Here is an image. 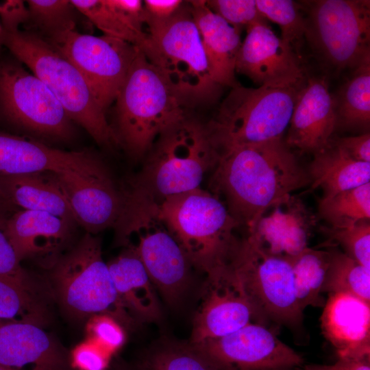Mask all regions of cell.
Segmentation results:
<instances>
[{"mask_svg":"<svg viewBox=\"0 0 370 370\" xmlns=\"http://www.w3.org/2000/svg\"><path fill=\"white\" fill-rule=\"evenodd\" d=\"M219 157L206 123L190 116L156 139L130 187L159 203L200 188Z\"/></svg>","mask_w":370,"mask_h":370,"instance_id":"obj_4","label":"cell"},{"mask_svg":"<svg viewBox=\"0 0 370 370\" xmlns=\"http://www.w3.org/2000/svg\"><path fill=\"white\" fill-rule=\"evenodd\" d=\"M45 317L43 308L33 291L0 275V321L27 322L41 326Z\"/></svg>","mask_w":370,"mask_h":370,"instance_id":"obj_33","label":"cell"},{"mask_svg":"<svg viewBox=\"0 0 370 370\" xmlns=\"http://www.w3.org/2000/svg\"><path fill=\"white\" fill-rule=\"evenodd\" d=\"M0 364L21 369L62 370L64 359L53 340L40 325L0 321Z\"/></svg>","mask_w":370,"mask_h":370,"instance_id":"obj_24","label":"cell"},{"mask_svg":"<svg viewBox=\"0 0 370 370\" xmlns=\"http://www.w3.org/2000/svg\"><path fill=\"white\" fill-rule=\"evenodd\" d=\"M52 280L62 305L75 317L104 314L119 323L134 320L119 300L102 257L101 241L92 234L87 232L56 260Z\"/></svg>","mask_w":370,"mask_h":370,"instance_id":"obj_9","label":"cell"},{"mask_svg":"<svg viewBox=\"0 0 370 370\" xmlns=\"http://www.w3.org/2000/svg\"><path fill=\"white\" fill-rule=\"evenodd\" d=\"M0 21L4 31L19 29V25L29 20V13L25 2L8 0L0 3Z\"/></svg>","mask_w":370,"mask_h":370,"instance_id":"obj_42","label":"cell"},{"mask_svg":"<svg viewBox=\"0 0 370 370\" xmlns=\"http://www.w3.org/2000/svg\"><path fill=\"white\" fill-rule=\"evenodd\" d=\"M251 323L265 325L230 264L207 275L190 343L228 335Z\"/></svg>","mask_w":370,"mask_h":370,"instance_id":"obj_15","label":"cell"},{"mask_svg":"<svg viewBox=\"0 0 370 370\" xmlns=\"http://www.w3.org/2000/svg\"><path fill=\"white\" fill-rule=\"evenodd\" d=\"M302 370H370V358H338L332 365L310 364L306 365Z\"/></svg>","mask_w":370,"mask_h":370,"instance_id":"obj_45","label":"cell"},{"mask_svg":"<svg viewBox=\"0 0 370 370\" xmlns=\"http://www.w3.org/2000/svg\"><path fill=\"white\" fill-rule=\"evenodd\" d=\"M154 204L193 267L207 276L229 264L241 225L219 197L200 187Z\"/></svg>","mask_w":370,"mask_h":370,"instance_id":"obj_7","label":"cell"},{"mask_svg":"<svg viewBox=\"0 0 370 370\" xmlns=\"http://www.w3.org/2000/svg\"><path fill=\"white\" fill-rule=\"evenodd\" d=\"M111 356L100 346L88 339L72 350L71 363L77 370H106Z\"/></svg>","mask_w":370,"mask_h":370,"instance_id":"obj_41","label":"cell"},{"mask_svg":"<svg viewBox=\"0 0 370 370\" xmlns=\"http://www.w3.org/2000/svg\"><path fill=\"white\" fill-rule=\"evenodd\" d=\"M332 143L342 149L355 160L370 162V134H365L332 140Z\"/></svg>","mask_w":370,"mask_h":370,"instance_id":"obj_43","label":"cell"},{"mask_svg":"<svg viewBox=\"0 0 370 370\" xmlns=\"http://www.w3.org/2000/svg\"><path fill=\"white\" fill-rule=\"evenodd\" d=\"M255 1L261 15L280 27V38L283 41L293 48L305 37L306 17L295 2L290 0Z\"/></svg>","mask_w":370,"mask_h":370,"instance_id":"obj_36","label":"cell"},{"mask_svg":"<svg viewBox=\"0 0 370 370\" xmlns=\"http://www.w3.org/2000/svg\"><path fill=\"white\" fill-rule=\"evenodd\" d=\"M206 4L229 24L240 29L267 21L259 12L255 0H210Z\"/></svg>","mask_w":370,"mask_h":370,"instance_id":"obj_39","label":"cell"},{"mask_svg":"<svg viewBox=\"0 0 370 370\" xmlns=\"http://www.w3.org/2000/svg\"><path fill=\"white\" fill-rule=\"evenodd\" d=\"M123 199L114 227L116 241L135 252L154 288L175 306L190 286L193 266L151 199L130 187L123 190Z\"/></svg>","mask_w":370,"mask_h":370,"instance_id":"obj_5","label":"cell"},{"mask_svg":"<svg viewBox=\"0 0 370 370\" xmlns=\"http://www.w3.org/2000/svg\"><path fill=\"white\" fill-rule=\"evenodd\" d=\"M45 40L77 67L104 110L115 101L138 49L116 38L75 29Z\"/></svg>","mask_w":370,"mask_h":370,"instance_id":"obj_13","label":"cell"},{"mask_svg":"<svg viewBox=\"0 0 370 370\" xmlns=\"http://www.w3.org/2000/svg\"><path fill=\"white\" fill-rule=\"evenodd\" d=\"M0 370H21V369L5 366L0 364Z\"/></svg>","mask_w":370,"mask_h":370,"instance_id":"obj_49","label":"cell"},{"mask_svg":"<svg viewBox=\"0 0 370 370\" xmlns=\"http://www.w3.org/2000/svg\"><path fill=\"white\" fill-rule=\"evenodd\" d=\"M27 5L29 20L42 32L45 39L59 34L74 30V10L68 0H29ZM28 21V22H29Z\"/></svg>","mask_w":370,"mask_h":370,"instance_id":"obj_35","label":"cell"},{"mask_svg":"<svg viewBox=\"0 0 370 370\" xmlns=\"http://www.w3.org/2000/svg\"><path fill=\"white\" fill-rule=\"evenodd\" d=\"M65 193L75 223L95 234L114 227L123 207L119 190L108 170L95 175L56 173Z\"/></svg>","mask_w":370,"mask_h":370,"instance_id":"obj_20","label":"cell"},{"mask_svg":"<svg viewBox=\"0 0 370 370\" xmlns=\"http://www.w3.org/2000/svg\"><path fill=\"white\" fill-rule=\"evenodd\" d=\"M336 129L367 130L370 124V57L354 69L334 97Z\"/></svg>","mask_w":370,"mask_h":370,"instance_id":"obj_28","label":"cell"},{"mask_svg":"<svg viewBox=\"0 0 370 370\" xmlns=\"http://www.w3.org/2000/svg\"><path fill=\"white\" fill-rule=\"evenodd\" d=\"M307 172L310 190L321 188L323 198L370 182V162L354 160L332 143L314 154Z\"/></svg>","mask_w":370,"mask_h":370,"instance_id":"obj_27","label":"cell"},{"mask_svg":"<svg viewBox=\"0 0 370 370\" xmlns=\"http://www.w3.org/2000/svg\"><path fill=\"white\" fill-rule=\"evenodd\" d=\"M210 186L240 225L249 228L271 206L310 186L307 170L282 138L219 151Z\"/></svg>","mask_w":370,"mask_h":370,"instance_id":"obj_1","label":"cell"},{"mask_svg":"<svg viewBox=\"0 0 370 370\" xmlns=\"http://www.w3.org/2000/svg\"><path fill=\"white\" fill-rule=\"evenodd\" d=\"M184 3L181 0H145L146 13L152 18L165 20L173 16Z\"/></svg>","mask_w":370,"mask_h":370,"instance_id":"obj_44","label":"cell"},{"mask_svg":"<svg viewBox=\"0 0 370 370\" xmlns=\"http://www.w3.org/2000/svg\"><path fill=\"white\" fill-rule=\"evenodd\" d=\"M16 208L14 207L7 199L0 183V211L7 212H14Z\"/></svg>","mask_w":370,"mask_h":370,"instance_id":"obj_46","label":"cell"},{"mask_svg":"<svg viewBox=\"0 0 370 370\" xmlns=\"http://www.w3.org/2000/svg\"><path fill=\"white\" fill-rule=\"evenodd\" d=\"M318 219L333 227L353 225L370 219V182L318 201Z\"/></svg>","mask_w":370,"mask_h":370,"instance_id":"obj_31","label":"cell"},{"mask_svg":"<svg viewBox=\"0 0 370 370\" xmlns=\"http://www.w3.org/2000/svg\"><path fill=\"white\" fill-rule=\"evenodd\" d=\"M140 367L144 370H216L190 343L170 342L149 352Z\"/></svg>","mask_w":370,"mask_h":370,"instance_id":"obj_34","label":"cell"},{"mask_svg":"<svg viewBox=\"0 0 370 370\" xmlns=\"http://www.w3.org/2000/svg\"><path fill=\"white\" fill-rule=\"evenodd\" d=\"M305 80L292 86L232 88L206 123L219 151L282 138Z\"/></svg>","mask_w":370,"mask_h":370,"instance_id":"obj_8","label":"cell"},{"mask_svg":"<svg viewBox=\"0 0 370 370\" xmlns=\"http://www.w3.org/2000/svg\"><path fill=\"white\" fill-rule=\"evenodd\" d=\"M330 253L326 249L309 247L288 258L294 275L296 295L301 310L308 306L323 307L322 288L330 264Z\"/></svg>","mask_w":370,"mask_h":370,"instance_id":"obj_29","label":"cell"},{"mask_svg":"<svg viewBox=\"0 0 370 370\" xmlns=\"http://www.w3.org/2000/svg\"><path fill=\"white\" fill-rule=\"evenodd\" d=\"M0 110L12 124L36 135L68 140L72 121L47 86L18 62H0Z\"/></svg>","mask_w":370,"mask_h":370,"instance_id":"obj_12","label":"cell"},{"mask_svg":"<svg viewBox=\"0 0 370 370\" xmlns=\"http://www.w3.org/2000/svg\"><path fill=\"white\" fill-rule=\"evenodd\" d=\"M71 3L104 35L127 42L138 48L143 45L145 32L135 28L110 0H71Z\"/></svg>","mask_w":370,"mask_h":370,"instance_id":"obj_32","label":"cell"},{"mask_svg":"<svg viewBox=\"0 0 370 370\" xmlns=\"http://www.w3.org/2000/svg\"><path fill=\"white\" fill-rule=\"evenodd\" d=\"M318 218L299 198L278 201L247 229V238L265 252L288 259L308 247Z\"/></svg>","mask_w":370,"mask_h":370,"instance_id":"obj_18","label":"cell"},{"mask_svg":"<svg viewBox=\"0 0 370 370\" xmlns=\"http://www.w3.org/2000/svg\"><path fill=\"white\" fill-rule=\"evenodd\" d=\"M12 213L0 211V275L14 280L34 293L33 280L22 267L7 234V219Z\"/></svg>","mask_w":370,"mask_h":370,"instance_id":"obj_40","label":"cell"},{"mask_svg":"<svg viewBox=\"0 0 370 370\" xmlns=\"http://www.w3.org/2000/svg\"><path fill=\"white\" fill-rule=\"evenodd\" d=\"M336 123L334 99L325 79L308 78L298 92L284 142L314 154L331 145Z\"/></svg>","mask_w":370,"mask_h":370,"instance_id":"obj_19","label":"cell"},{"mask_svg":"<svg viewBox=\"0 0 370 370\" xmlns=\"http://www.w3.org/2000/svg\"><path fill=\"white\" fill-rule=\"evenodd\" d=\"M213 80L221 86H238L235 77L241 29L229 24L212 12L206 1H188Z\"/></svg>","mask_w":370,"mask_h":370,"instance_id":"obj_23","label":"cell"},{"mask_svg":"<svg viewBox=\"0 0 370 370\" xmlns=\"http://www.w3.org/2000/svg\"><path fill=\"white\" fill-rule=\"evenodd\" d=\"M3 28L0 21V51L2 47L3 46Z\"/></svg>","mask_w":370,"mask_h":370,"instance_id":"obj_47","label":"cell"},{"mask_svg":"<svg viewBox=\"0 0 370 370\" xmlns=\"http://www.w3.org/2000/svg\"><path fill=\"white\" fill-rule=\"evenodd\" d=\"M326 247L330 250V258L322 293H345L370 303V269L337 247Z\"/></svg>","mask_w":370,"mask_h":370,"instance_id":"obj_30","label":"cell"},{"mask_svg":"<svg viewBox=\"0 0 370 370\" xmlns=\"http://www.w3.org/2000/svg\"><path fill=\"white\" fill-rule=\"evenodd\" d=\"M88 339L112 356L125 341V332L114 317L104 314L91 316L86 324Z\"/></svg>","mask_w":370,"mask_h":370,"instance_id":"obj_38","label":"cell"},{"mask_svg":"<svg viewBox=\"0 0 370 370\" xmlns=\"http://www.w3.org/2000/svg\"><path fill=\"white\" fill-rule=\"evenodd\" d=\"M9 202L22 210L46 212L75 223L56 173L40 172L0 177Z\"/></svg>","mask_w":370,"mask_h":370,"instance_id":"obj_26","label":"cell"},{"mask_svg":"<svg viewBox=\"0 0 370 370\" xmlns=\"http://www.w3.org/2000/svg\"><path fill=\"white\" fill-rule=\"evenodd\" d=\"M74 223L46 212L18 210L8 217L6 231L21 261L34 259L53 266L69 241Z\"/></svg>","mask_w":370,"mask_h":370,"instance_id":"obj_22","label":"cell"},{"mask_svg":"<svg viewBox=\"0 0 370 370\" xmlns=\"http://www.w3.org/2000/svg\"><path fill=\"white\" fill-rule=\"evenodd\" d=\"M236 72L260 86H292L305 80L294 49L278 37L267 21L247 27L236 57Z\"/></svg>","mask_w":370,"mask_h":370,"instance_id":"obj_16","label":"cell"},{"mask_svg":"<svg viewBox=\"0 0 370 370\" xmlns=\"http://www.w3.org/2000/svg\"><path fill=\"white\" fill-rule=\"evenodd\" d=\"M3 46L51 90L69 119L101 146H119L106 110L84 77L68 59L38 34L3 30Z\"/></svg>","mask_w":370,"mask_h":370,"instance_id":"obj_6","label":"cell"},{"mask_svg":"<svg viewBox=\"0 0 370 370\" xmlns=\"http://www.w3.org/2000/svg\"><path fill=\"white\" fill-rule=\"evenodd\" d=\"M145 31L139 49L188 107L218 98L221 86L212 77L188 3L165 20L152 18L145 12Z\"/></svg>","mask_w":370,"mask_h":370,"instance_id":"obj_3","label":"cell"},{"mask_svg":"<svg viewBox=\"0 0 370 370\" xmlns=\"http://www.w3.org/2000/svg\"><path fill=\"white\" fill-rule=\"evenodd\" d=\"M108 170L88 151H66L0 132V177L40 172L95 175Z\"/></svg>","mask_w":370,"mask_h":370,"instance_id":"obj_17","label":"cell"},{"mask_svg":"<svg viewBox=\"0 0 370 370\" xmlns=\"http://www.w3.org/2000/svg\"><path fill=\"white\" fill-rule=\"evenodd\" d=\"M191 345L216 370H295L304 362L267 325L258 323Z\"/></svg>","mask_w":370,"mask_h":370,"instance_id":"obj_14","label":"cell"},{"mask_svg":"<svg viewBox=\"0 0 370 370\" xmlns=\"http://www.w3.org/2000/svg\"><path fill=\"white\" fill-rule=\"evenodd\" d=\"M229 264L265 325L273 321L295 330L301 328L303 311L288 259L265 252L246 237L238 241Z\"/></svg>","mask_w":370,"mask_h":370,"instance_id":"obj_10","label":"cell"},{"mask_svg":"<svg viewBox=\"0 0 370 370\" xmlns=\"http://www.w3.org/2000/svg\"><path fill=\"white\" fill-rule=\"evenodd\" d=\"M119 370H144L142 367L140 366L136 368H129L126 367H119Z\"/></svg>","mask_w":370,"mask_h":370,"instance_id":"obj_48","label":"cell"},{"mask_svg":"<svg viewBox=\"0 0 370 370\" xmlns=\"http://www.w3.org/2000/svg\"><path fill=\"white\" fill-rule=\"evenodd\" d=\"M115 101L112 129L134 160L145 158L162 134L190 116V107L139 48Z\"/></svg>","mask_w":370,"mask_h":370,"instance_id":"obj_2","label":"cell"},{"mask_svg":"<svg viewBox=\"0 0 370 370\" xmlns=\"http://www.w3.org/2000/svg\"><path fill=\"white\" fill-rule=\"evenodd\" d=\"M319 230L327 238L325 247L339 245L345 254L370 269L369 220L343 227L321 225Z\"/></svg>","mask_w":370,"mask_h":370,"instance_id":"obj_37","label":"cell"},{"mask_svg":"<svg viewBox=\"0 0 370 370\" xmlns=\"http://www.w3.org/2000/svg\"><path fill=\"white\" fill-rule=\"evenodd\" d=\"M306 8L305 37L328 65L354 69L370 57L369 0H317Z\"/></svg>","mask_w":370,"mask_h":370,"instance_id":"obj_11","label":"cell"},{"mask_svg":"<svg viewBox=\"0 0 370 370\" xmlns=\"http://www.w3.org/2000/svg\"><path fill=\"white\" fill-rule=\"evenodd\" d=\"M118 297L134 319L158 320L161 310L154 288L143 263L129 247L108 263Z\"/></svg>","mask_w":370,"mask_h":370,"instance_id":"obj_25","label":"cell"},{"mask_svg":"<svg viewBox=\"0 0 370 370\" xmlns=\"http://www.w3.org/2000/svg\"><path fill=\"white\" fill-rule=\"evenodd\" d=\"M328 295L320 317L323 336L338 358H370V303L345 293Z\"/></svg>","mask_w":370,"mask_h":370,"instance_id":"obj_21","label":"cell"}]
</instances>
